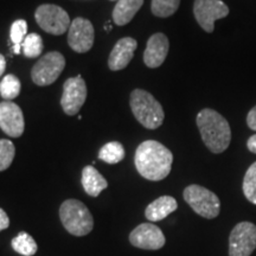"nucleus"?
<instances>
[{
	"label": "nucleus",
	"instance_id": "9d476101",
	"mask_svg": "<svg viewBox=\"0 0 256 256\" xmlns=\"http://www.w3.org/2000/svg\"><path fill=\"white\" fill-rule=\"evenodd\" d=\"M87 98V86L81 76L70 78L63 84V95L60 98L64 113L66 115H76L84 104Z\"/></svg>",
	"mask_w": 256,
	"mask_h": 256
},
{
	"label": "nucleus",
	"instance_id": "39448f33",
	"mask_svg": "<svg viewBox=\"0 0 256 256\" xmlns=\"http://www.w3.org/2000/svg\"><path fill=\"white\" fill-rule=\"evenodd\" d=\"M184 200L192 210L204 218L212 220L220 215V202L217 194L200 185H188L183 192Z\"/></svg>",
	"mask_w": 256,
	"mask_h": 256
},
{
	"label": "nucleus",
	"instance_id": "cd10ccee",
	"mask_svg": "<svg viewBox=\"0 0 256 256\" xmlns=\"http://www.w3.org/2000/svg\"><path fill=\"white\" fill-rule=\"evenodd\" d=\"M8 226H10V218H8V214H6L5 211L0 208V232L8 229Z\"/></svg>",
	"mask_w": 256,
	"mask_h": 256
},
{
	"label": "nucleus",
	"instance_id": "7ed1b4c3",
	"mask_svg": "<svg viewBox=\"0 0 256 256\" xmlns=\"http://www.w3.org/2000/svg\"><path fill=\"white\" fill-rule=\"evenodd\" d=\"M130 104L136 119L147 130H156L164 122V110L148 92L134 89L130 94Z\"/></svg>",
	"mask_w": 256,
	"mask_h": 256
},
{
	"label": "nucleus",
	"instance_id": "ddd939ff",
	"mask_svg": "<svg viewBox=\"0 0 256 256\" xmlns=\"http://www.w3.org/2000/svg\"><path fill=\"white\" fill-rule=\"evenodd\" d=\"M0 128L11 138H18L24 133L23 112L14 102L4 101L0 104Z\"/></svg>",
	"mask_w": 256,
	"mask_h": 256
},
{
	"label": "nucleus",
	"instance_id": "393cba45",
	"mask_svg": "<svg viewBox=\"0 0 256 256\" xmlns=\"http://www.w3.org/2000/svg\"><path fill=\"white\" fill-rule=\"evenodd\" d=\"M16 154L14 142L6 139H0V171H5L11 166Z\"/></svg>",
	"mask_w": 256,
	"mask_h": 256
},
{
	"label": "nucleus",
	"instance_id": "c85d7f7f",
	"mask_svg": "<svg viewBox=\"0 0 256 256\" xmlns=\"http://www.w3.org/2000/svg\"><path fill=\"white\" fill-rule=\"evenodd\" d=\"M247 147H248L249 151H250L252 153H255L256 154V134H254V136H252L250 138H249L248 142H247Z\"/></svg>",
	"mask_w": 256,
	"mask_h": 256
},
{
	"label": "nucleus",
	"instance_id": "b1692460",
	"mask_svg": "<svg viewBox=\"0 0 256 256\" xmlns=\"http://www.w3.org/2000/svg\"><path fill=\"white\" fill-rule=\"evenodd\" d=\"M242 188L246 198L256 206V162L246 172Z\"/></svg>",
	"mask_w": 256,
	"mask_h": 256
},
{
	"label": "nucleus",
	"instance_id": "6ab92c4d",
	"mask_svg": "<svg viewBox=\"0 0 256 256\" xmlns=\"http://www.w3.org/2000/svg\"><path fill=\"white\" fill-rule=\"evenodd\" d=\"M12 248L16 252L23 256H32L37 252V243L28 232H19L12 238Z\"/></svg>",
	"mask_w": 256,
	"mask_h": 256
},
{
	"label": "nucleus",
	"instance_id": "f03ea898",
	"mask_svg": "<svg viewBox=\"0 0 256 256\" xmlns=\"http://www.w3.org/2000/svg\"><path fill=\"white\" fill-rule=\"evenodd\" d=\"M197 126L202 140L212 153H222L232 142V130L229 122L216 110L206 108L197 115Z\"/></svg>",
	"mask_w": 256,
	"mask_h": 256
},
{
	"label": "nucleus",
	"instance_id": "a211bd4d",
	"mask_svg": "<svg viewBox=\"0 0 256 256\" xmlns=\"http://www.w3.org/2000/svg\"><path fill=\"white\" fill-rule=\"evenodd\" d=\"M142 5L144 0H118L113 10L114 23L119 26L128 24L138 14V11L142 8Z\"/></svg>",
	"mask_w": 256,
	"mask_h": 256
},
{
	"label": "nucleus",
	"instance_id": "dca6fc26",
	"mask_svg": "<svg viewBox=\"0 0 256 256\" xmlns=\"http://www.w3.org/2000/svg\"><path fill=\"white\" fill-rule=\"evenodd\" d=\"M177 208L178 203L174 197L162 196L147 206L145 216L150 222H159L177 210Z\"/></svg>",
	"mask_w": 256,
	"mask_h": 256
},
{
	"label": "nucleus",
	"instance_id": "6e6552de",
	"mask_svg": "<svg viewBox=\"0 0 256 256\" xmlns=\"http://www.w3.org/2000/svg\"><path fill=\"white\" fill-rule=\"evenodd\" d=\"M255 249V224L250 222L236 224L229 236V256H250Z\"/></svg>",
	"mask_w": 256,
	"mask_h": 256
},
{
	"label": "nucleus",
	"instance_id": "c756f323",
	"mask_svg": "<svg viewBox=\"0 0 256 256\" xmlns=\"http://www.w3.org/2000/svg\"><path fill=\"white\" fill-rule=\"evenodd\" d=\"M5 69H6V60L5 57L0 54V76L5 72Z\"/></svg>",
	"mask_w": 256,
	"mask_h": 256
},
{
	"label": "nucleus",
	"instance_id": "1a4fd4ad",
	"mask_svg": "<svg viewBox=\"0 0 256 256\" xmlns=\"http://www.w3.org/2000/svg\"><path fill=\"white\" fill-rule=\"evenodd\" d=\"M194 14L200 28L211 34L215 22L229 14V8L222 0H194Z\"/></svg>",
	"mask_w": 256,
	"mask_h": 256
},
{
	"label": "nucleus",
	"instance_id": "2eb2a0df",
	"mask_svg": "<svg viewBox=\"0 0 256 256\" xmlns=\"http://www.w3.org/2000/svg\"><path fill=\"white\" fill-rule=\"evenodd\" d=\"M138 46L136 40L134 38L124 37L115 44L112 50L110 58H108V66L113 72L122 70L130 64L134 56V51Z\"/></svg>",
	"mask_w": 256,
	"mask_h": 256
},
{
	"label": "nucleus",
	"instance_id": "5701e85b",
	"mask_svg": "<svg viewBox=\"0 0 256 256\" xmlns=\"http://www.w3.org/2000/svg\"><path fill=\"white\" fill-rule=\"evenodd\" d=\"M43 40L38 34H28L22 44V49L28 58H36L40 56L43 51Z\"/></svg>",
	"mask_w": 256,
	"mask_h": 256
},
{
	"label": "nucleus",
	"instance_id": "0eeeda50",
	"mask_svg": "<svg viewBox=\"0 0 256 256\" xmlns=\"http://www.w3.org/2000/svg\"><path fill=\"white\" fill-rule=\"evenodd\" d=\"M36 22L42 30L54 36H60L69 31L70 22L69 14L60 6L54 4L40 5L34 14Z\"/></svg>",
	"mask_w": 256,
	"mask_h": 256
},
{
	"label": "nucleus",
	"instance_id": "f257e3e1",
	"mask_svg": "<svg viewBox=\"0 0 256 256\" xmlns=\"http://www.w3.org/2000/svg\"><path fill=\"white\" fill-rule=\"evenodd\" d=\"M174 154L156 140H147L138 146L134 164L142 177L152 182L165 179L171 172Z\"/></svg>",
	"mask_w": 256,
	"mask_h": 256
},
{
	"label": "nucleus",
	"instance_id": "423d86ee",
	"mask_svg": "<svg viewBox=\"0 0 256 256\" xmlns=\"http://www.w3.org/2000/svg\"><path fill=\"white\" fill-rule=\"evenodd\" d=\"M66 66V58L58 51H51L40 57L31 70L32 81L40 87L52 84Z\"/></svg>",
	"mask_w": 256,
	"mask_h": 256
},
{
	"label": "nucleus",
	"instance_id": "bb28decb",
	"mask_svg": "<svg viewBox=\"0 0 256 256\" xmlns=\"http://www.w3.org/2000/svg\"><path fill=\"white\" fill-rule=\"evenodd\" d=\"M247 124L250 130L256 132V106L252 107L247 115Z\"/></svg>",
	"mask_w": 256,
	"mask_h": 256
},
{
	"label": "nucleus",
	"instance_id": "f8f14e48",
	"mask_svg": "<svg viewBox=\"0 0 256 256\" xmlns=\"http://www.w3.org/2000/svg\"><path fill=\"white\" fill-rule=\"evenodd\" d=\"M68 43L78 54L90 50L94 44V26L92 22L81 17L74 19L68 31Z\"/></svg>",
	"mask_w": 256,
	"mask_h": 256
},
{
	"label": "nucleus",
	"instance_id": "f3484780",
	"mask_svg": "<svg viewBox=\"0 0 256 256\" xmlns=\"http://www.w3.org/2000/svg\"><path fill=\"white\" fill-rule=\"evenodd\" d=\"M82 186L89 196L98 197L104 188H107L108 183L95 168L86 166L82 171Z\"/></svg>",
	"mask_w": 256,
	"mask_h": 256
},
{
	"label": "nucleus",
	"instance_id": "a878e982",
	"mask_svg": "<svg viewBox=\"0 0 256 256\" xmlns=\"http://www.w3.org/2000/svg\"><path fill=\"white\" fill-rule=\"evenodd\" d=\"M28 23L23 19L16 20L11 26V31H10V37H11L12 43L17 46H22L25 37L28 36Z\"/></svg>",
	"mask_w": 256,
	"mask_h": 256
},
{
	"label": "nucleus",
	"instance_id": "4be33fe9",
	"mask_svg": "<svg viewBox=\"0 0 256 256\" xmlns=\"http://www.w3.org/2000/svg\"><path fill=\"white\" fill-rule=\"evenodd\" d=\"M180 0H152L151 10L156 17L168 18L177 12Z\"/></svg>",
	"mask_w": 256,
	"mask_h": 256
},
{
	"label": "nucleus",
	"instance_id": "4468645a",
	"mask_svg": "<svg viewBox=\"0 0 256 256\" xmlns=\"http://www.w3.org/2000/svg\"><path fill=\"white\" fill-rule=\"evenodd\" d=\"M168 40L164 34H154L147 40L144 62L148 68H158L165 62L168 54Z\"/></svg>",
	"mask_w": 256,
	"mask_h": 256
},
{
	"label": "nucleus",
	"instance_id": "412c9836",
	"mask_svg": "<svg viewBox=\"0 0 256 256\" xmlns=\"http://www.w3.org/2000/svg\"><path fill=\"white\" fill-rule=\"evenodd\" d=\"M20 81L17 76L14 75H6L2 81L0 82V95L4 100L11 101L14 100L20 92Z\"/></svg>",
	"mask_w": 256,
	"mask_h": 256
},
{
	"label": "nucleus",
	"instance_id": "9b49d317",
	"mask_svg": "<svg viewBox=\"0 0 256 256\" xmlns=\"http://www.w3.org/2000/svg\"><path fill=\"white\" fill-rule=\"evenodd\" d=\"M130 242L134 247L145 250H158L165 246V236L159 226L142 223L130 234Z\"/></svg>",
	"mask_w": 256,
	"mask_h": 256
},
{
	"label": "nucleus",
	"instance_id": "20e7f679",
	"mask_svg": "<svg viewBox=\"0 0 256 256\" xmlns=\"http://www.w3.org/2000/svg\"><path fill=\"white\" fill-rule=\"evenodd\" d=\"M60 218L66 232L78 238L88 235L94 228L90 211L78 200L63 202L60 208Z\"/></svg>",
	"mask_w": 256,
	"mask_h": 256
},
{
	"label": "nucleus",
	"instance_id": "aec40b11",
	"mask_svg": "<svg viewBox=\"0 0 256 256\" xmlns=\"http://www.w3.org/2000/svg\"><path fill=\"white\" fill-rule=\"evenodd\" d=\"M98 158L107 164H118L124 158V148L120 142H112L101 147Z\"/></svg>",
	"mask_w": 256,
	"mask_h": 256
}]
</instances>
